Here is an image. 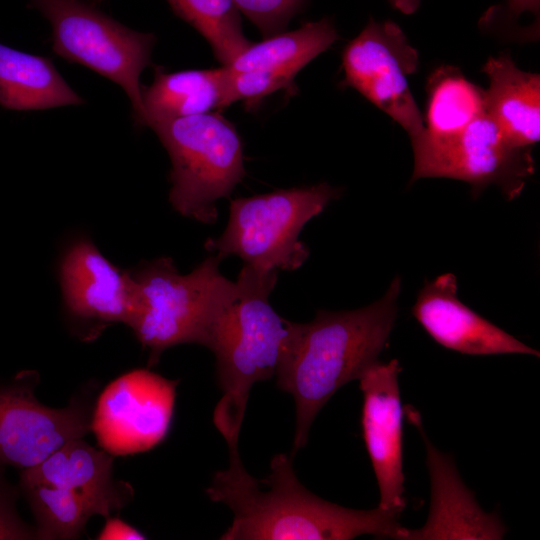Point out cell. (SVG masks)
Masks as SVG:
<instances>
[{"mask_svg": "<svg viewBox=\"0 0 540 540\" xmlns=\"http://www.w3.org/2000/svg\"><path fill=\"white\" fill-rule=\"evenodd\" d=\"M206 494L233 512L222 540H350L366 534L395 539L403 512L326 501L301 484L285 454L275 455L270 473L258 479L245 469L239 450L229 451L228 468L214 474Z\"/></svg>", "mask_w": 540, "mask_h": 540, "instance_id": "obj_1", "label": "cell"}, {"mask_svg": "<svg viewBox=\"0 0 540 540\" xmlns=\"http://www.w3.org/2000/svg\"><path fill=\"white\" fill-rule=\"evenodd\" d=\"M401 279L385 295L350 311L319 310L308 323L289 322L278 365V387L294 398L296 425L292 455L303 448L311 425L331 396L379 362L397 316Z\"/></svg>", "mask_w": 540, "mask_h": 540, "instance_id": "obj_2", "label": "cell"}, {"mask_svg": "<svg viewBox=\"0 0 540 540\" xmlns=\"http://www.w3.org/2000/svg\"><path fill=\"white\" fill-rule=\"evenodd\" d=\"M277 277V271L244 265L236 280L238 294L215 324L207 346L215 355L223 393L213 422L229 451L238 450L251 387L276 374L289 335L290 321L269 302Z\"/></svg>", "mask_w": 540, "mask_h": 540, "instance_id": "obj_3", "label": "cell"}, {"mask_svg": "<svg viewBox=\"0 0 540 540\" xmlns=\"http://www.w3.org/2000/svg\"><path fill=\"white\" fill-rule=\"evenodd\" d=\"M221 260L210 255L188 274H180L169 257L130 270L138 307L129 327L149 351V366L170 347L208 346L215 324L238 294L236 281L220 272Z\"/></svg>", "mask_w": 540, "mask_h": 540, "instance_id": "obj_4", "label": "cell"}, {"mask_svg": "<svg viewBox=\"0 0 540 540\" xmlns=\"http://www.w3.org/2000/svg\"><path fill=\"white\" fill-rule=\"evenodd\" d=\"M150 128L171 160L172 207L188 218L215 223L217 200L228 197L246 173L234 126L207 112L156 122Z\"/></svg>", "mask_w": 540, "mask_h": 540, "instance_id": "obj_5", "label": "cell"}, {"mask_svg": "<svg viewBox=\"0 0 540 540\" xmlns=\"http://www.w3.org/2000/svg\"><path fill=\"white\" fill-rule=\"evenodd\" d=\"M338 196V189L320 183L231 200L225 230L205 248L261 272L296 270L309 256L300 232Z\"/></svg>", "mask_w": 540, "mask_h": 540, "instance_id": "obj_6", "label": "cell"}, {"mask_svg": "<svg viewBox=\"0 0 540 540\" xmlns=\"http://www.w3.org/2000/svg\"><path fill=\"white\" fill-rule=\"evenodd\" d=\"M50 24L52 49L119 85L135 124L143 127L140 77L150 65L156 36L133 30L83 0H29Z\"/></svg>", "mask_w": 540, "mask_h": 540, "instance_id": "obj_7", "label": "cell"}, {"mask_svg": "<svg viewBox=\"0 0 540 540\" xmlns=\"http://www.w3.org/2000/svg\"><path fill=\"white\" fill-rule=\"evenodd\" d=\"M411 143V182L447 177L465 181L477 192L497 185L507 199H514L535 171L531 148L512 145L486 111L457 133L433 135L425 130Z\"/></svg>", "mask_w": 540, "mask_h": 540, "instance_id": "obj_8", "label": "cell"}, {"mask_svg": "<svg viewBox=\"0 0 540 540\" xmlns=\"http://www.w3.org/2000/svg\"><path fill=\"white\" fill-rule=\"evenodd\" d=\"M344 85L356 89L396 121L411 141L425 131L408 77L417 70L418 52L394 22L373 19L344 49Z\"/></svg>", "mask_w": 540, "mask_h": 540, "instance_id": "obj_9", "label": "cell"}, {"mask_svg": "<svg viewBox=\"0 0 540 540\" xmlns=\"http://www.w3.org/2000/svg\"><path fill=\"white\" fill-rule=\"evenodd\" d=\"M36 372L24 371L0 385V466L33 467L73 439L91 431L93 408L76 395L64 408L35 396Z\"/></svg>", "mask_w": 540, "mask_h": 540, "instance_id": "obj_10", "label": "cell"}, {"mask_svg": "<svg viewBox=\"0 0 540 540\" xmlns=\"http://www.w3.org/2000/svg\"><path fill=\"white\" fill-rule=\"evenodd\" d=\"M177 383L148 369L131 370L109 383L91 418L101 449L127 456L161 443L170 428Z\"/></svg>", "mask_w": 540, "mask_h": 540, "instance_id": "obj_11", "label": "cell"}, {"mask_svg": "<svg viewBox=\"0 0 540 540\" xmlns=\"http://www.w3.org/2000/svg\"><path fill=\"white\" fill-rule=\"evenodd\" d=\"M63 306L84 339L113 323L130 325L137 307V285L130 270L109 261L88 238L71 243L59 264Z\"/></svg>", "mask_w": 540, "mask_h": 540, "instance_id": "obj_12", "label": "cell"}, {"mask_svg": "<svg viewBox=\"0 0 540 540\" xmlns=\"http://www.w3.org/2000/svg\"><path fill=\"white\" fill-rule=\"evenodd\" d=\"M425 445L431 482V506L423 527H400L398 540H498L507 531L498 513L485 512L474 493L462 481L452 456L438 450L427 437L421 415L412 406L404 407Z\"/></svg>", "mask_w": 540, "mask_h": 540, "instance_id": "obj_13", "label": "cell"}, {"mask_svg": "<svg viewBox=\"0 0 540 540\" xmlns=\"http://www.w3.org/2000/svg\"><path fill=\"white\" fill-rule=\"evenodd\" d=\"M397 359L380 361L358 379L363 393L362 431L380 491L378 507L404 510L402 417Z\"/></svg>", "mask_w": 540, "mask_h": 540, "instance_id": "obj_14", "label": "cell"}, {"mask_svg": "<svg viewBox=\"0 0 540 540\" xmlns=\"http://www.w3.org/2000/svg\"><path fill=\"white\" fill-rule=\"evenodd\" d=\"M457 278L451 273L426 281L412 314L425 331L445 348L469 355L528 354L539 352L463 304L457 296Z\"/></svg>", "mask_w": 540, "mask_h": 540, "instance_id": "obj_15", "label": "cell"}, {"mask_svg": "<svg viewBox=\"0 0 540 540\" xmlns=\"http://www.w3.org/2000/svg\"><path fill=\"white\" fill-rule=\"evenodd\" d=\"M113 459L82 438L68 441L39 464L22 470L20 484H39L76 491L91 499L101 515L126 505L133 492L125 482L113 478Z\"/></svg>", "mask_w": 540, "mask_h": 540, "instance_id": "obj_16", "label": "cell"}, {"mask_svg": "<svg viewBox=\"0 0 540 540\" xmlns=\"http://www.w3.org/2000/svg\"><path fill=\"white\" fill-rule=\"evenodd\" d=\"M489 87L485 111L515 147L531 148L540 138V76L521 70L509 54L490 57L482 68Z\"/></svg>", "mask_w": 540, "mask_h": 540, "instance_id": "obj_17", "label": "cell"}, {"mask_svg": "<svg viewBox=\"0 0 540 540\" xmlns=\"http://www.w3.org/2000/svg\"><path fill=\"white\" fill-rule=\"evenodd\" d=\"M50 58L0 42V106L15 111L83 104Z\"/></svg>", "mask_w": 540, "mask_h": 540, "instance_id": "obj_18", "label": "cell"}, {"mask_svg": "<svg viewBox=\"0 0 540 540\" xmlns=\"http://www.w3.org/2000/svg\"><path fill=\"white\" fill-rule=\"evenodd\" d=\"M227 68L166 72L154 68L150 86H142L143 127L160 121L221 110Z\"/></svg>", "mask_w": 540, "mask_h": 540, "instance_id": "obj_19", "label": "cell"}, {"mask_svg": "<svg viewBox=\"0 0 540 540\" xmlns=\"http://www.w3.org/2000/svg\"><path fill=\"white\" fill-rule=\"evenodd\" d=\"M337 39V31L329 19L308 22L294 31L281 32L259 43H251L226 67L231 71L266 69L296 75Z\"/></svg>", "mask_w": 540, "mask_h": 540, "instance_id": "obj_20", "label": "cell"}, {"mask_svg": "<svg viewBox=\"0 0 540 540\" xmlns=\"http://www.w3.org/2000/svg\"><path fill=\"white\" fill-rule=\"evenodd\" d=\"M428 94L425 130L433 135L457 133L485 112V91L455 68L438 69Z\"/></svg>", "mask_w": 540, "mask_h": 540, "instance_id": "obj_21", "label": "cell"}, {"mask_svg": "<svg viewBox=\"0 0 540 540\" xmlns=\"http://www.w3.org/2000/svg\"><path fill=\"white\" fill-rule=\"evenodd\" d=\"M36 521V539H76L99 507L76 491L39 484H20Z\"/></svg>", "mask_w": 540, "mask_h": 540, "instance_id": "obj_22", "label": "cell"}, {"mask_svg": "<svg viewBox=\"0 0 540 540\" xmlns=\"http://www.w3.org/2000/svg\"><path fill=\"white\" fill-rule=\"evenodd\" d=\"M173 12L210 44L222 66H229L251 42L242 30L240 12L232 0H166Z\"/></svg>", "mask_w": 540, "mask_h": 540, "instance_id": "obj_23", "label": "cell"}, {"mask_svg": "<svg viewBox=\"0 0 540 540\" xmlns=\"http://www.w3.org/2000/svg\"><path fill=\"white\" fill-rule=\"evenodd\" d=\"M226 68L227 81L221 110L240 100L255 102L278 89L287 87L295 77L292 73L278 70L231 71Z\"/></svg>", "mask_w": 540, "mask_h": 540, "instance_id": "obj_24", "label": "cell"}, {"mask_svg": "<svg viewBox=\"0 0 540 540\" xmlns=\"http://www.w3.org/2000/svg\"><path fill=\"white\" fill-rule=\"evenodd\" d=\"M265 38L283 32L307 0H232Z\"/></svg>", "mask_w": 540, "mask_h": 540, "instance_id": "obj_25", "label": "cell"}, {"mask_svg": "<svg viewBox=\"0 0 540 540\" xmlns=\"http://www.w3.org/2000/svg\"><path fill=\"white\" fill-rule=\"evenodd\" d=\"M17 490L7 481L0 466V540H26L36 538L16 509Z\"/></svg>", "mask_w": 540, "mask_h": 540, "instance_id": "obj_26", "label": "cell"}, {"mask_svg": "<svg viewBox=\"0 0 540 540\" xmlns=\"http://www.w3.org/2000/svg\"><path fill=\"white\" fill-rule=\"evenodd\" d=\"M100 540H139L146 539V536L132 525L126 523L118 517L106 519L103 529L97 536Z\"/></svg>", "mask_w": 540, "mask_h": 540, "instance_id": "obj_27", "label": "cell"}, {"mask_svg": "<svg viewBox=\"0 0 540 540\" xmlns=\"http://www.w3.org/2000/svg\"><path fill=\"white\" fill-rule=\"evenodd\" d=\"M507 3L508 10L514 18L525 12H530L538 18L540 0H507Z\"/></svg>", "mask_w": 540, "mask_h": 540, "instance_id": "obj_28", "label": "cell"}, {"mask_svg": "<svg viewBox=\"0 0 540 540\" xmlns=\"http://www.w3.org/2000/svg\"><path fill=\"white\" fill-rule=\"evenodd\" d=\"M394 8L404 14L414 13L420 6L422 0H387Z\"/></svg>", "mask_w": 540, "mask_h": 540, "instance_id": "obj_29", "label": "cell"}, {"mask_svg": "<svg viewBox=\"0 0 540 540\" xmlns=\"http://www.w3.org/2000/svg\"><path fill=\"white\" fill-rule=\"evenodd\" d=\"M93 1H96V2H98V1H101V0H93Z\"/></svg>", "mask_w": 540, "mask_h": 540, "instance_id": "obj_30", "label": "cell"}]
</instances>
